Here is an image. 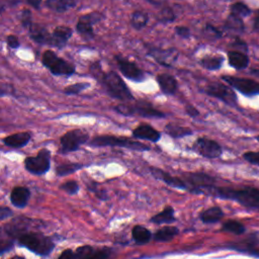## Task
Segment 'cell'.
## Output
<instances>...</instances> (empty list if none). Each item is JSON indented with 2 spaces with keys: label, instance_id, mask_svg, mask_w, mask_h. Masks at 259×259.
Returning a JSON list of instances; mask_svg holds the SVG:
<instances>
[{
  "label": "cell",
  "instance_id": "25",
  "mask_svg": "<svg viewBox=\"0 0 259 259\" xmlns=\"http://www.w3.org/2000/svg\"><path fill=\"white\" fill-rule=\"evenodd\" d=\"M164 132L166 135L170 136L173 139H181V138L193 135L191 129L182 127V126H179V125L173 124V123H169L165 126Z\"/></svg>",
  "mask_w": 259,
  "mask_h": 259
},
{
  "label": "cell",
  "instance_id": "27",
  "mask_svg": "<svg viewBox=\"0 0 259 259\" xmlns=\"http://www.w3.org/2000/svg\"><path fill=\"white\" fill-rule=\"evenodd\" d=\"M77 3V1H73V0H47L45 5L55 12L63 13L75 7Z\"/></svg>",
  "mask_w": 259,
  "mask_h": 259
},
{
  "label": "cell",
  "instance_id": "48",
  "mask_svg": "<svg viewBox=\"0 0 259 259\" xmlns=\"http://www.w3.org/2000/svg\"><path fill=\"white\" fill-rule=\"evenodd\" d=\"M185 112L191 118H197V117L200 116V112L196 108H194L193 106H191V105L185 106Z\"/></svg>",
  "mask_w": 259,
  "mask_h": 259
},
{
  "label": "cell",
  "instance_id": "7",
  "mask_svg": "<svg viewBox=\"0 0 259 259\" xmlns=\"http://www.w3.org/2000/svg\"><path fill=\"white\" fill-rule=\"evenodd\" d=\"M184 177L187 191L193 194H205L216 183V179L205 172H187L184 173Z\"/></svg>",
  "mask_w": 259,
  "mask_h": 259
},
{
  "label": "cell",
  "instance_id": "31",
  "mask_svg": "<svg viewBox=\"0 0 259 259\" xmlns=\"http://www.w3.org/2000/svg\"><path fill=\"white\" fill-rule=\"evenodd\" d=\"M178 229L176 227H172V226H167V227H163V228L158 230L155 235H154V239L156 241H162V242H166V241H170L172 240L177 234H178Z\"/></svg>",
  "mask_w": 259,
  "mask_h": 259
},
{
  "label": "cell",
  "instance_id": "37",
  "mask_svg": "<svg viewBox=\"0 0 259 259\" xmlns=\"http://www.w3.org/2000/svg\"><path fill=\"white\" fill-rule=\"evenodd\" d=\"M90 87V83L88 82H77L74 84H71L69 86H66L64 88V93L67 95H77Z\"/></svg>",
  "mask_w": 259,
  "mask_h": 259
},
{
  "label": "cell",
  "instance_id": "15",
  "mask_svg": "<svg viewBox=\"0 0 259 259\" xmlns=\"http://www.w3.org/2000/svg\"><path fill=\"white\" fill-rule=\"evenodd\" d=\"M150 172L156 179L163 181L164 183H166L167 185L173 188H177L180 190H187V186L185 182L179 177L172 176L170 173L157 167H150Z\"/></svg>",
  "mask_w": 259,
  "mask_h": 259
},
{
  "label": "cell",
  "instance_id": "36",
  "mask_svg": "<svg viewBox=\"0 0 259 259\" xmlns=\"http://www.w3.org/2000/svg\"><path fill=\"white\" fill-rule=\"evenodd\" d=\"M251 8L243 2H235L230 6V13L240 18H244L251 14Z\"/></svg>",
  "mask_w": 259,
  "mask_h": 259
},
{
  "label": "cell",
  "instance_id": "47",
  "mask_svg": "<svg viewBox=\"0 0 259 259\" xmlns=\"http://www.w3.org/2000/svg\"><path fill=\"white\" fill-rule=\"evenodd\" d=\"M233 47H236V48L240 49L242 53H245V54H246V53L248 52L247 44H246L244 41H242L241 39H239V38H236L235 42L233 43Z\"/></svg>",
  "mask_w": 259,
  "mask_h": 259
},
{
  "label": "cell",
  "instance_id": "6",
  "mask_svg": "<svg viewBox=\"0 0 259 259\" xmlns=\"http://www.w3.org/2000/svg\"><path fill=\"white\" fill-rule=\"evenodd\" d=\"M24 167L30 174L44 175L51 168V151L49 149H42L37 156H29L24 159Z\"/></svg>",
  "mask_w": 259,
  "mask_h": 259
},
{
  "label": "cell",
  "instance_id": "55",
  "mask_svg": "<svg viewBox=\"0 0 259 259\" xmlns=\"http://www.w3.org/2000/svg\"><path fill=\"white\" fill-rule=\"evenodd\" d=\"M255 139H256V141H257V142H259V135H257V136L255 137Z\"/></svg>",
  "mask_w": 259,
  "mask_h": 259
},
{
  "label": "cell",
  "instance_id": "35",
  "mask_svg": "<svg viewBox=\"0 0 259 259\" xmlns=\"http://www.w3.org/2000/svg\"><path fill=\"white\" fill-rule=\"evenodd\" d=\"M222 230L225 232L236 234V235H241L245 232L246 229H245L244 225L241 224L240 222L235 221V220H229L223 224Z\"/></svg>",
  "mask_w": 259,
  "mask_h": 259
},
{
  "label": "cell",
  "instance_id": "33",
  "mask_svg": "<svg viewBox=\"0 0 259 259\" xmlns=\"http://www.w3.org/2000/svg\"><path fill=\"white\" fill-rule=\"evenodd\" d=\"M84 165H82L81 163H76V162H73V163H64V164H60L56 167V175L59 177L62 176H67L70 175L78 170H80L81 168H83Z\"/></svg>",
  "mask_w": 259,
  "mask_h": 259
},
{
  "label": "cell",
  "instance_id": "2",
  "mask_svg": "<svg viewBox=\"0 0 259 259\" xmlns=\"http://www.w3.org/2000/svg\"><path fill=\"white\" fill-rule=\"evenodd\" d=\"M205 194L222 200L237 202L250 210H259V188L256 187L245 186L242 188H232L215 185L208 189Z\"/></svg>",
  "mask_w": 259,
  "mask_h": 259
},
{
  "label": "cell",
  "instance_id": "32",
  "mask_svg": "<svg viewBox=\"0 0 259 259\" xmlns=\"http://www.w3.org/2000/svg\"><path fill=\"white\" fill-rule=\"evenodd\" d=\"M149 21V15L148 13L141 11V10H136L131 14V19H130V23L135 28V29H142L144 28Z\"/></svg>",
  "mask_w": 259,
  "mask_h": 259
},
{
  "label": "cell",
  "instance_id": "41",
  "mask_svg": "<svg viewBox=\"0 0 259 259\" xmlns=\"http://www.w3.org/2000/svg\"><path fill=\"white\" fill-rule=\"evenodd\" d=\"M59 188L61 190H64L65 192H67L70 196H74V194H76L80 190V186L75 180H69L64 182L59 186Z\"/></svg>",
  "mask_w": 259,
  "mask_h": 259
},
{
  "label": "cell",
  "instance_id": "16",
  "mask_svg": "<svg viewBox=\"0 0 259 259\" xmlns=\"http://www.w3.org/2000/svg\"><path fill=\"white\" fill-rule=\"evenodd\" d=\"M73 35V29L69 26L60 25L54 28L52 32V41L51 47H55L57 49H63L67 45L68 41Z\"/></svg>",
  "mask_w": 259,
  "mask_h": 259
},
{
  "label": "cell",
  "instance_id": "11",
  "mask_svg": "<svg viewBox=\"0 0 259 259\" xmlns=\"http://www.w3.org/2000/svg\"><path fill=\"white\" fill-rule=\"evenodd\" d=\"M104 18V14L99 11H93L90 13L83 14L79 17L76 23V30L85 40H91L95 36L93 30V24L102 21Z\"/></svg>",
  "mask_w": 259,
  "mask_h": 259
},
{
  "label": "cell",
  "instance_id": "12",
  "mask_svg": "<svg viewBox=\"0 0 259 259\" xmlns=\"http://www.w3.org/2000/svg\"><path fill=\"white\" fill-rule=\"evenodd\" d=\"M115 59L121 73L129 80H132L134 82H143L146 79L145 72L139 68L138 65H136L134 62L120 55H117Z\"/></svg>",
  "mask_w": 259,
  "mask_h": 259
},
{
  "label": "cell",
  "instance_id": "45",
  "mask_svg": "<svg viewBox=\"0 0 259 259\" xmlns=\"http://www.w3.org/2000/svg\"><path fill=\"white\" fill-rule=\"evenodd\" d=\"M174 31L175 34L182 38V39H189L190 38V29L187 27V26H184V25H178V26H175L174 28Z\"/></svg>",
  "mask_w": 259,
  "mask_h": 259
},
{
  "label": "cell",
  "instance_id": "23",
  "mask_svg": "<svg viewBox=\"0 0 259 259\" xmlns=\"http://www.w3.org/2000/svg\"><path fill=\"white\" fill-rule=\"evenodd\" d=\"M31 139V136L28 132H20L13 135H9L3 138L2 142L5 146L13 149H20L25 147Z\"/></svg>",
  "mask_w": 259,
  "mask_h": 259
},
{
  "label": "cell",
  "instance_id": "5",
  "mask_svg": "<svg viewBox=\"0 0 259 259\" xmlns=\"http://www.w3.org/2000/svg\"><path fill=\"white\" fill-rule=\"evenodd\" d=\"M18 242L38 255H48L54 249L52 240L40 233L26 232L18 237Z\"/></svg>",
  "mask_w": 259,
  "mask_h": 259
},
{
  "label": "cell",
  "instance_id": "46",
  "mask_svg": "<svg viewBox=\"0 0 259 259\" xmlns=\"http://www.w3.org/2000/svg\"><path fill=\"white\" fill-rule=\"evenodd\" d=\"M6 43H7V46L10 48V49H18L20 47V43H19V40L16 36L14 35H9L7 36L6 38Z\"/></svg>",
  "mask_w": 259,
  "mask_h": 259
},
{
  "label": "cell",
  "instance_id": "10",
  "mask_svg": "<svg viewBox=\"0 0 259 259\" xmlns=\"http://www.w3.org/2000/svg\"><path fill=\"white\" fill-rule=\"evenodd\" d=\"M222 80L225 81L232 88L238 90L245 96H254L259 94V83L243 77H236V76H229L224 75L222 76Z\"/></svg>",
  "mask_w": 259,
  "mask_h": 259
},
{
  "label": "cell",
  "instance_id": "30",
  "mask_svg": "<svg viewBox=\"0 0 259 259\" xmlns=\"http://www.w3.org/2000/svg\"><path fill=\"white\" fill-rule=\"evenodd\" d=\"M175 217H174V209L170 206H167L163 211L158 213L154 217L151 218V222L161 225V224H170L175 222Z\"/></svg>",
  "mask_w": 259,
  "mask_h": 259
},
{
  "label": "cell",
  "instance_id": "51",
  "mask_svg": "<svg viewBox=\"0 0 259 259\" xmlns=\"http://www.w3.org/2000/svg\"><path fill=\"white\" fill-rule=\"evenodd\" d=\"M253 29L259 35V9L255 12V16L253 18Z\"/></svg>",
  "mask_w": 259,
  "mask_h": 259
},
{
  "label": "cell",
  "instance_id": "53",
  "mask_svg": "<svg viewBox=\"0 0 259 259\" xmlns=\"http://www.w3.org/2000/svg\"><path fill=\"white\" fill-rule=\"evenodd\" d=\"M251 74H253V75L259 77V68H257V69H252V70H251Z\"/></svg>",
  "mask_w": 259,
  "mask_h": 259
},
{
  "label": "cell",
  "instance_id": "26",
  "mask_svg": "<svg viewBox=\"0 0 259 259\" xmlns=\"http://www.w3.org/2000/svg\"><path fill=\"white\" fill-rule=\"evenodd\" d=\"M224 28L228 32H231V34L241 35L245 29L243 18H240V17L230 13L228 15V17H227L225 20Z\"/></svg>",
  "mask_w": 259,
  "mask_h": 259
},
{
  "label": "cell",
  "instance_id": "52",
  "mask_svg": "<svg viewBox=\"0 0 259 259\" xmlns=\"http://www.w3.org/2000/svg\"><path fill=\"white\" fill-rule=\"evenodd\" d=\"M27 4L34 6L36 9H39L40 8V5H41V1L40 0H37V1H35V0H27L26 1Z\"/></svg>",
  "mask_w": 259,
  "mask_h": 259
},
{
  "label": "cell",
  "instance_id": "28",
  "mask_svg": "<svg viewBox=\"0 0 259 259\" xmlns=\"http://www.w3.org/2000/svg\"><path fill=\"white\" fill-rule=\"evenodd\" d=\"M223 63L224 57L221 55H207L201 60L202 66L210 71L220 70L223 66Z\"/></svg>",
  "mask_w": 259,
  "mask_h": 259
},
{
  "label": "cell",
  "instance_id": "44",
  "mask_svg": "<svg viewBox=\"0 0 259 259\" xmlns=\"http://www.w3.org/2000/svg\"><path fill=\"white\" fill-rule=\"evenodd\" d=\"M243 159L252 165L259 166V151H248L243 154Z\"/></svg>",
  "mask_w": 259,
  "mask_h": 259
},
{
  "label": "cell",
  "instance_id": "13",
  "mask_svg": "<svg viewBox=\"0 0 259 259\" xmlns=\"http://www.w3.org/2000/svg\"><path fill=\"white\" fill-rule=\"evenodd\" d=\"M192 150L196 151L199 155L209 159L219 158L223 154L221 145L215 140L209 139L207 137H201L194 142Z\"/></svg>",
  "mask_w": 259,
  "mask_h": 259
},
{
  "label": "cell",
  "instance_id": "43",
  "mask_svg": "<svg viewBox=\"0 0 259 259\" xmlns=\"http://www.w3.org/2000/svg\"><path fill=\"white\" fill-rule=\"evenodd\" d=\"M20 21L23 27L25 28H29L30 25L32 24V19H31V11L28 8H23L20 12Z\"/></svg>",
  "mask_w": 259,
  "mask_h": 259
},
{
  "label": "cell",
  "instance_id": "3",
  "mask_svg": "<svg viewBox=\"0 0 259 259\" xmlns=\"http://www.w3.org/2000/svg\"><path fill=\"white\" fill-rule=\"evenodd\" d=\"M89 146L95 148H103V147H121L127 148L129 150L138 151V152H146L150 151V146L141 143L136 140H132L127 137H118L111 135H103L96 136L89 141Z\"/></svg>",
  "mask_w": 259,
  "mask_h": 259
},
{
  "label": "cell",
  "instance_id": "42",
  "mask_svg": "<svg viewBox=\"0 0 259 259\" xmlns=\"http://www.w3.org/2000/svg\"><path fill=\"white\" fill-rule=\"evenodd\" d=\"M114 111L117 112L118 114L125 116V117H132L135 116L134 113V106L133 105H118L114 108Z\"/></svg>",
  "mask_w": 259,
  "mask_h": 259
},
{
  "label": "cell",
  "instance_id": "29",
  "mask_svg": "<svg viewBox=\"0 0 259 259\" xmlns=\"http://www.w3.org/2000/svg\"><path fill=\"white\" fill-rule=\"evenodd\" d=\"M224 212L220 207H212L201 213L200 218L205 224H214L222 220Z\"/></svg>",
  "mask_w": 259,
  "mask_h": 259
},
{
  "label": "cell",
  "instance_id": "54",
  "mask_svg": "<svg viewBox=\"0 0 259 259\" xmlns=\"http://www.w3.org/2000/svg\"><path fill=\"white\" fill-rule=\"evenodd\" d=\"M11 259H23V258H21V257H18V256H16V257H13V258H11Z\"/></svg>",
  "mask_w": 259,
  "mask_h": 259
},
{
  "label": "cell",
  "instance_id": "1",
  "mask_svg": "<svg viewBox=\"0 0 259 259\" xmlns=\"http://www.w3.org/2000/svg\"><path fill=\"white\" fill-rule=\"evenodd\" d=\"M91 75L99 80L105 87L107 93L113 99L123 102L134 101L135 97L130 91L128 85L122 79V77L115 71L104 72L100 62H95L90 66Z\"/></svg>",
  "mask_w": 259,
  "mask_h": 259
},
{
  "label": "cell",
  "instance_id": "4",
  "mask_svg": "<svg viewBox=\"0 0 259 259\" xmlns=\"http://www.w3.org/2000/svg\"><path fill=\"white\" fill-rule=\"evenodd\" d=\"M44 66L55 76H71L76 72L75 65L60 58L54 51L47 50L42 56Z\"/></svg>",
  "mask_w": 259,
  "mask_h": 259
},
{
  "label": "cell",
  "instance_id": "8",
  "mask_svg": "<svg viewBox=\"0 0 259 259\" xmlns=\"http://www.w3.org/2000/svg\"><path fill=\"white\" fill-rule=\"evenodd\" d=\"M89 135L83 130L75 129L65 133L60 138V152L62 154H68L80 149L81 145L89 143Z\"/></svg>",
  "mask_w": 259,
  "mask_h": 259
},
{
  "label": "cell",
  "instance_id": "22",
  "mask_svg": "<svg viewBox=\"0 0 259 259\" xmlns=\"http://www.w3.org/2000/svg\"><path fill=\"white\" fill-rule=\"evenodd\" d=\"M110 252L105 249L95 250L91 246L79 247L73 259H109Z\"/></svg>",
  "mask_w": 259,
  "mask_h": 259
},
{
  "label": "cell",
  "instance_id": "19",
  "mask_svg": "<svg viewBox=\"0 0 259 259\" xmlns=\"http://www.w3.org/2000/svg\"><path fill=\"white\" fill-rule=\"evenodd\" d=\"M133 136L140 140L156 143L161 139V133L148 124H142L134 129Z\"/></svg>",
  "mask_w": 259,
  "mask_h": 259
},
{
  "label": "cell",
  "instance_id": "40",
  "mask_svg": "<svg viewBox=\"0 0 259 259\" xmlns=\"http://www.w3.org/2000/svg\"><path fill=\"white\" fill-rule=\"evenodd\" d=\"M176 18V14L174 13L171 7H163L160 10L159 13V20L163 23L173 22Z\"/></svg>",
  "mask_w": 259,
  "mask_h": 259
},
{
  "label": "cell",
  "instance_id": "50",
  "mask_svg": "<svg viewBox=\"0 0 259 259\" xmlns=\"http://www.w3.org/2000/svg\"><path fill=\"white\" fill-rule=\"evenodd\" d=\"M73 258H74V253L72 252V250L67 249L62 252V254L58 259H73Z\"/></svg>",
  "mask_w": 259,
  "mask_h": 259
},
{
  "label": "cell",
  "instance_id": "9",
  "mask_svg": "<svg viewBox=\"0 0 259 259\" xmlns=\"http://www.w3.org/2000/svg\"><path fill=\"white\" fill-rule=\"evenodd\" d=\"M204 92L209 96L215 97L228 106L235 107L238 103L237 95L231 86L226 85L222 82H210L205 88Z\"/></svg>",
  "mask_w": 259,
  "mask_h": 259
},
{
  "label": "cell",
  "instance_id": "17",
  "mask_svg": "<svg viewBox=\"0 0 259 259\" xmlns=\"http://www.w3.org/2000/svg\"><path fill=\"white\" fill-rule=\"evenodd\" d=\"M29 38L37 44L51 46L52 34L46 26L40 23H32L28 28Z\"/></svg>",
  "mask_w": 259,
  "mask_h": 259
},
{
  "label": "cell",
  "instance_id": "20",
  "mask_svg": "<svg viewBox=\"0 0 259 259\" xmlns=\"http://www.w3.org/2000/svg\"><path fill=\"white\" fill-rule=\"evenodd\" d=\"M30 190L25 186H15L10 192V203L18 209L26 207L30 199Z\"/></svg>",
  "mask_w": 259,
  "mask_h": 259
},
{
  "label": "cell",
  "instance_id": "39",
  "mask_svg": "<svg viewBox=\"0 0 259 259\" xmlns=\"http://www.w3.org/2000/svg\"><path fill=\"white\" fill-rule=\"evenodd\" d=\"M204 35L206 38H208L209 40H219L223 37L222 31L219 30L216 26H214L211 23H207L206 26L204 27Z\"/></svg>",
  "mask_w": 259,
  "mask_h": 259
},
{
  "label": "cell",
  "instance_id": "38",
  "mask_svg": "<svg viewBox=\"0 0 259 259\" xmlns=\"http://www.w3.org/2000/svg\"><path fill=\"white\" fill-rule=\"evenodd\" d=\"M87 188H88V190L93 192L100 200H102V201H108L109 200V194H108L107 190L104 189V188H101L99 182L90 181L89 183H87Z\"/></svg>",
  "mask_w": 259,
  "mask_h": 259
},
{
  "label": "cell",
  "instance_id": "24",
  "mask_svg": "<svg viewBox=\"0 0 259 259\" xmlns=\"http://www.w3.org/2000/svg\"><path fill=\"white\" fill-rule=\"evenodd\" d=\"M229 65L236 70H243L249 66V57L241 51H229L228 52Z\"/></svg>",
  "mask_w": 259,
  "mask_h": 259
},
{
  "label": "cell",
  "instance_id": "14",
  "mask_svg": "<svg viewBox=\"0 0 259 259\" xmlns=\"http://www.w3.org/2000/svg\"><path fill=\"white\" fill-rule=\"evenodd\" d=\"M148 55L151 56L158 64L161 65V66L171 68L173 67V64L177 61L179 53L174 48H168V49L152 48L149 51Z\"/></svg>",
  "mask_w": 259,
  "mask_h": 259
},
{
  "label": "cell",
  "instance_id": "18",
  "mask_svg": "<svg viewBox=\"0 0 259 259\" xmlns=\"http://www.w3.org/2000/svg\"><path fill=\"white\" fill-rule=\"evenodd\" d=\"M134 113L135 115H138L142 118L147 119H163L166 118L165 113L156 110L153 108V106L143 100H140L137 102L136 105H134Z\"/></svg>",
  "mask_w": 259,
  "mask_h": 259
},
{
  "label": "cell",
  "instance_id": "49",
  "mask_svg": "<svg viewBox=\"0 0 259 259\" xmlns=\"http://www.w3.org/2000/svg\"><path fill=\"white\" fill-rule=\"evenodd\" d=\"M12 211L7 208V207H2L1 209H0V219L1 220H5L7 218H9L10 216H12Z\"/></svg>",
  "mask_w": 259,
  "mask_h": 259
},
{
  "label": "cell",
  "instance_id": "34",
  "mask_svg": "<svg viewBox=\"0 0 259 259\" xmlns=\"http://www.w3.org/2000/svg\"><path fill=\"white\" fill-rule=\"evenodd\" d=\"M132 235L134 240L139 244L148 243L152 238L151 232L143 226H135L132 230Z\"/></svg>",
  "mask_w": 259,
  "mask_h": 259
},
{
  "label": "cell",
  "instance_id": "21",
  "mask_svg": "<svg viewBox=\"0 0 259 259\" xmlns=\"http://www.w3.org/2000/svg\"><path fill=\"white\" fill-rule=\"evenodd\" d=\"M156 80L160 90L164 94L173 95L176 93L178 88V83L174 76L168 73H162L156 77Z\"/></svg>",
  "mask_w": 259,
  "mask_h": 259
}]
</instances>
